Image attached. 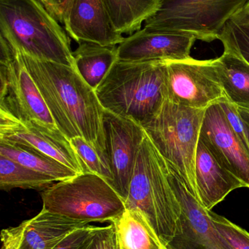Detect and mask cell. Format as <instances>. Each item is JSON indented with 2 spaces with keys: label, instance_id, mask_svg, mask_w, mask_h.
Returning <instances> with one entry per match:
<instances>
[{
  "label": "cell",
  "instance_id": "6da1fadb",
  "mask_svg": "<svg viewBox=\"0 0 249 249\" xmlns=\"http://www.w3.org/2000/svg\"><path fill=\"white\" fill-rule=\"evenodd\" d=\"M14 51L66 139L83 138L108 160L104 130L105 109L95 90L84 81L76 67L42 61Z\"/></svg>",
  "mask_w": 249,
  "mask_h": 249
},
{
  "label": "cell",
  "instance_id": "7a4b0ae2",
  "mask_svg": "<svg viewBox=\"0 0 249 249\" xmlns=\"http://www.w3.org/2000/svg\"><path fill=\"white\" fill-rule=\"evenodd\" d=\"M165 61L117 60L95 90L105 110L141 124L167 100Z\"/></svg>",
  "mask_w": 249,
  "mask_h": 249
},
{
  "label": "cell",
  "instance_id": "3957f363",
  "mask_svg": "<svg viewBox=\"0 0 249 249\" xmlns=\"http://www.w3.org/2000/svg\"><path fill=\"white\" fill-rule=\"evenodd\" d=\"M0 36L32 58L76 67L65 29L39 0H0Z\"/></svg>",
  "mask_w": 249,
  "mask_h": 249
},
{
  "label": "cell",
  "instance_id": "277c9868",
  "mask_svg": "<svg viewBox=\"0 0 249 249\" xmlns=\"http://www.w3.org/2000/svg\"><path fill=\"white\" fill-rule=\"evenodd\" d=\"M125 206L144 214L165 247L175 238L181 207L168 178L166 160L147 134L137 153Z\"/></svg>",
  "mask_w": 249,
  "mask_h": 249
},
{
  "label": "cell",
  "instance_id": "5b68a950",
  "mask_svg": "<svg viewBox=\"0 0 249 249\" xmlns=\"http://www.w3.org/2000/svg\"><path fill=\"white\" fill-rule=\"evenodd\" d=\"M42 209L83 223H113L126 211L114 187L93 173L77 174L54 183L41 194Z\"/></svg>",
  "mask_w": 249,
  "mask_h": 249
},
{
  "label": "cell",
  "instance_id": "8992f818",
  "mask_svg": "<svg viewBox=\"0 0 249 249\" xmlns=\"http://www.w3.org/2000/svg\"><path fill=\"white\" fill-rule=\"evenodd\" d=\"M205 110L166 100L153 116L140 124L159 153L196 194V152Z\"/></svg>",
  "mask_w": 249,
  "mask_h": 249
},
{
  "label": "cell",
  "instance_id": "52a82bcc",
  "mask_svg": "<svg viewBox=\"0 0 249 249\" xmlns=\"http://www.w3.org/2000/svg\"><path fill=\"white\" fill-rule=\"evenodd\" d=\"M249 0H162L143 29L194 36L210 42L218 39L227 22Z\"/></svg>",
  "mask_w": 249,
  "mask_h": 249
},
{
  "label": "cell",
  "instance_id": "ba28073f",
  "mask_svg": "<svg viewBox=\"0 0 249 249\" xmlns=\"http://www.w3.org/2000/svg\"><path fill=\"white\" fill-rule=\"evenodd\" d=\"M0 110L64 136L30 74L2 36H0Z\"/></svg>",
  "mask_w": 249,
  "mask_h": 249
},
{
  "label": "cell",
  "instance_id": "9c48e42d",
  "mask_svg": "<svg viewBox=\"0 0 249 249\" xmlns=\"http://www.w3.org/2000/svg\"><path fill=\"white\" fill-rule=\"evenodd\" d=\"M167 100L192 109H206L225 94L211 60H166Z\"/></svg>",
  "mask_w": 249,
  "mask_h": 249
},
{
  "label": "cell",
  "instance_id": "30bf717a",
  "mask_svg": "<svg viewBox=\"0 0 249 249\" xmlns=\"http://www.w3.org/2000/svg\"><path fill=\"white\" fill-rule=\"evenodd\" d=\"M167 161V160H166ZM171 187L179 202L181 217L176 235L168 249H234L213 224L210 211L190 190L176 170L167 161Z\"/></svg>",
  "mask_w": 249,
  "mask_h": 249
},
{
  "label": "cell",
  "instance_id": "8fae6325",
  "mask_svg": "<svg viewBox=\"0 0 249 249\" xmlns=\"http://www.w3.org/2000/svg\"><path fill=\"white\" fill-rule=\"evenodd\" d=\"M103 123L107 155L114 175L112 186L125 203L146 131L134 120L107 110L104 113Z\"/></svg>",
  "mask_w": 249,
  "mask_h": 249
},
{
  "label": "cell",
  "instance_id": "7c38bea8",
  "mask_svg": "<svg viewBox=\"0 0 249 249\" xmlns=\"http://www.w3.org/2000/svg\"><path fill=\"white\" fill-rule=\"evenodd\" d=\"M200 140L215 158L249 188V149L228 124L219 103L206 108Z\"/></svg>",
  "mask_w": 249,
  "mask_h": 249
},
{
  "label": "cell",
  "instance_id": "4fadbf2b",
  "mask_svg": "<svg viewBox=\"0 0 249 249\" xmlns=\"http://www.w3.org/2000/svg\"><path fill=\"white\" fill-rule=\"evenodd\" d=\"M0 140L22 145L59 161L77 174L85 173L77 154L65 136L0 110Z\"/></svg>",
  "mask_w": 249,
  "mask_h": 249
},
{
  "label": "cell",
  "instance_id": "5bb4252c",
  "mask_svg": "<svg viewBox=\"0 0 249 249\" xmlns=\"http://www.w3.org/2000/svg\"><path fill=\"white\" fill-rule=\"evenodd\" d=\"M83 223L42 209L32 219L1 232V246L14 249H51Z\"/></svg>",
  "mask_w": 249,
  "mask_h": 249
},
{
  "label": "cell",
  "instance_id": "9a60e30c",
  "mask_svg": "<svg viewBox=\"0 0 249 249\" xmlns=\"http://www.w3.org/2000/svg\"><path fill=\"white\" fill-rule=\"evenodd\" d=\"M196 40L189 35L142 29L118 45V59L132 62L187 59L191 57Z\"/></svg>",
  "mask_w": 249,
  "mask_h": 249
},
{
  "label": "cell",
  "instance_id": "2e32d148",
  "mask_svg": "<svg viewBox=\"0 0 249 249\" xmlns=\"http://www.w3.org/2000/svg\"><path fill=\"white\" fill-rule=\"evenodd\" d=\"M64 26L78 44L117 46L125 38L114 27L102 0H73Z\"/></svg>",
  "mask_w": 249,
  "mask_h": 249
},
{
  "label": "cell",
  "instance_id": "e0dca14e",
  "mask_svg": "<svg viewBox=\"0 0 249 249\" xmlns=\"http://www.w3.org/2000/svg\"><path fill=\"white\" fill-rule=\"evenodd\" d=\"M194 174L197 197L209 211L225 200L231 192L246 187L241 180L221 165L200 139L196 152Z\"/></svg>",
  "mask_w": 249,
  "mask_h": 249
},
{
  "label": "cell",
  "instance_id": "ac0fdd59",
  "mask_svg": "<svg viewBox=\"0 0 249 249\" xmlns=\"http://www.w3.org/2000/svg\"><path fill=\"white\" fill-rule=\"evenodd\" d=\"M213 64L225 96L236 106L249 109V64L225 49Z\"/></svg>",
  "mask_w": 249,
  "mask_h": 249
},
{
  "label": "cell",
  "instance_id": "d6986e66",
  "mask_svg": "<svg viewBox=\"0 0 249 249\" xmlns=\"http://www.w3.org/2000/svg\"><path fill=\"white\" fill-rule=\"evenodd\" d=\"M73 55L77 72L95 90L118 60V45L103 46L92 42H80Z\"/></svg>",
  "mask_w": 249,
  "mask_h": 249
},
{
  "label": "cell",
  "instance_id": "ffe728a7",
  "mask_svg": "<svg viewBox=\"0 0 249 249\" xmlns=\"http://www.w3.org/2000/svg\"><path fill=\"white\" fill-rule=\"evenodd\" d=\"M113 224L119 249H168L140 211L126 209Z\"/></svg>",
  "mask_w": 249,
  "mask_h": 249
},
{
  "label": "cell",
  "instance_id": "44dd1931",
  "mask_svg": "<svg viewBox=\"0 0 249 249\" xmlns=\"http://www.w3.org/2000/svg\"><path fill=\"white\" fill-rule=\"evenodd\" d=\"M115 29L122 35H133L155 14L162 0H102Z\"/></svg>",
  "mask_w": 249,
  "mask_h": 249
},
{
  "label": "cell",
  "instance_id": "7402d4cb",
  "mask_svg": "<svg viewBox=\"0 0 249 249\" xmlns=\"http://www.w3.org/2000/svg\"><path fill=\"white\" fill-rule=\"evenodd\" d=\"M0 155L23 166L63 181L77 175V173L59 161L22 145L0 140Z\"/></svg>",
  "mask_w": 249,
  "mask_h": 249
},
{
  "label": "cell",
  "instance_id": "603a6c76",
  "mask_svg": "<svg viewBox=\"0 0 249 249\" xmlns=\"http://www.w3.org/2000/svg\"><path fill=\"white\" fill-rule=\"evenodd\" d=\"M55 181L48 176L0 155V189L3 191L20 188L42 192Z\"/></svg>",
  "mask_w": 249,
  "mask_h": 249
},
{
  "label": "cell",
  "instance_id": "cb8c5ba5",
  "mask_svg": "<svg viewBox=\"0 0 249 249\" xmlns=\"http://www.w3.org/2000/svg\"><path fill=\"white\" fill-rule=\"evenodd\" d=\"M218 39L249 64V13L243 7L227 22Z\"/></svg>",
  "mask_w": 249,
  "mask_h": 249
},
{
  "label": "cell",
  "instance_id": "d4e9b609",
  "mask_svg": "<svg viewBox=\"0 0 249 249\" xmlns=\"http://www.w3.org/2000/svg\"><path fill=\"white\" fill-rule=\"evenodd\" d=\"M70 142L80 159L85 172L97 174L112 186L114 175L108 160L101 156L83 138L75 137L70 139Z\"/></svg>",
  "mask_w": 249,
  "mask_h": 249
},
{
  "label": "cell",
  "instance_id": "484cf974",
  "mask_svg": "<svg viewBox=\"0 0 249 249\" xmlns=\"http://www.w3.org/2000/svg\"><path fill=\"white\" fill-rule=\"evenodd\" d=\"M210 215L216 229L234 249H249V233L245 230L223 216L210 211Z\"/></svg>",
  "mask_w": 249,
  "mask_h": 249
},
{
  "label": "cell",
  "instance_id": "4316f807",
  "mask_svg": "<svg viewBox=\"0 0 249 249\" xmlns=\"http://www.w3.org/2000/svg\"><path fill=\"white\" fill-rule=\"evenodd\" d=\"M84 249H119L114 224L105 227H96Z\"/></svg>",
  "mask_w": 249,
  "mask_h": 249
},
{
  "label": "cell",
  "instance_id": "83f0119b",
  "mask_svg": "<svg viewBox=\"0 0 249 249\" xmlns=\"http://www.w3.org/2000/svg\"><path fill=\"white\" fill-rule=\"evenodd\" d=\"M96 226L88 225L67 234L51 249H84Z\"/></svg>",
  "mask_w": 249,
  "mask_h": 249
},
{
  "label": "cell",
  "instance_id": "f1b7e54d",
  "mask_svg": "<svg viewBox=\"0 0 249 249\" xmlns=\"http://www.w3.org/2000/svg\"><path fill=\"white\" fill-rule=\"evenodd\" d=\"M218 103L220 105L228 124L231 126L233 131L236 133L237 136L241 139V140L244 142V144L249 149L245 127H244V123H243L241 115L238 112L236 105L231 102L226 96L222 98Z\"/></svg>",
  "mask_w": 249,
  "mask_h": 249
},
{
  "label": "cell",
  "instance_id": "f546056e",
  "mask_svg": "<svg viewBox=\"0 0 249 249\" xmlns=\"http://www.w3.org/2000/svg\"><path fill=\"white\" fill-rule=\"evenodd\" d=\"M48 11L64 25L73 0H39Z\"/></svg>",
  "mask_w": 249,
  "mask_h": 249
},
{
  "label": "cell",
  "instance_id": "4dcf8cb0",
  "mask_svg": "<svg viewBox=\"0 0 249 249\" xmlns=\"http://www.w3.org/2000/svg\"><path fill=\"white\" fill-rule=\"evenodd\" d=\"M237 108H238V112H239L241 119H242L243 123H244L247 142H248L249 146V109L238 106H237Z\"/></svg>",
  "mask_w": 249,
  "mask_h": 249
},
{
  "label": "cell",
  "instance_id": "1f68e13d",
  "mask_svg": "<svg viewBox=\"0 0 249 249\" xmlns=\"http://www.w3.org/2000/svg\"><path fill=\"white\" fill-rule=\"evenodd\" d=\"M244 8L245 9V10L249 13V0L248 2H247V4H245V6H244Z\"/></svg>",
  "mask_w": 249,
  "mask_h": 249
},
{
  "label": "cell",
  "instance_id": "d6a6232c",
  "mask_svg": "<svg viewBox=\"0 0 249 249\" xmlns=\"http://www.w3.org/2000/svg\"><path fill=\"white\" fill-rule=\"evenodd\" d=\"M14 249L10 248V247H4V246H1V249Z\"/></svg>",
  "mask_w": 249,
  "mask_h": 249
}]
</instances>
